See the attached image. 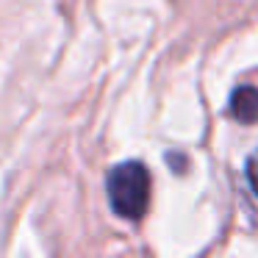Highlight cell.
I'll use <instances>...</instances> for the list:
<instances>
[{"label": "cell", "mask_w": 258, "mask_h": 258, "mask_svg": "<svg viewBox=\"0 0 258 258\" xmlns=\"http://www.w3.org/2000/svg\"><path fill=\"white\" fill-rule=\"evenodd\" d=\"M106 191L114 214L136 222L150 206V172L139 161L117 164L106 178Z\"/></svg>", "instance_id": "cell-1"}, {"label": "cell", "mask_w": 258, "mask_h": 258, "mask_svg": "<svg viewBox=\"0 0 258 258\" xmlns=\"http://www.w3.org/2000/svg\"><path fill=\"white\" fill-rule=\"evenodd\" d=\"M230 114L244 125L255 122L258 119V89L255 86H239L230 95Z\"/></svg>", "instance_id": "cell-2"}, {"label": "cell", "mask_w": 258, "mask_h": 258, "mask_svg": "<svg viewBox=\"0 0 258 258\" xmlns=\"http://www.w3.org/2000/svg\"><path fill=\"white\" fill-rule=\"evenodd\" d=\"M247 178H250L252 189L258 191V156H252V158H250V167H247Z\"/></svg>", "instance_id": "cell-3"}]
</instances>
